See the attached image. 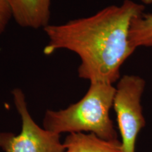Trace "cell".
<instances>
[{
    "mask_svg": "<svg viewBox=\"0 0 152 152\" xmlns=\"http://www.w3.org/2000/svg\"><path fill=\"white\" fill-rule=\"evenodd\" d=\"M145 5L124 0L96 14L64 24L44 28L48 42L43 53L49 56L60 49L79 56L78 77L90 83L113 85L121 78V68L135 52L130 39L132 21L144 12Z\"/></svg>",
    "mask_w": 152,
    "mask_h": 152,
    "instance_id": "6da1fadb",
    "label": "cell"
},
{
    "mask_svg": "<svg viewBox=\"0 0 152 152\" xmlns=\"http://www.w3.org/2000/svg\"><path fill=\"white\" fill-rule=\"evenodd\" d=\"M115 87L109 83H90L81 99L67 108L47 110L43 128L56 134L92 133L106 140H118V133L110 117Z\"/></svg>",
    "mask_w": 152,
    "mask_h": 152,
    "instance_id": "7a4b0ae2",
    "label": "cell"
},
{
    "mask_svg": "<svg viewBox=\"0 0 152 152\" xmlns=\"http://www.w3.org/2000/svg\"><path fill=\"white\" fill-rule=\"evenodd\" d=\"M145 87L144 79L136 75H124L117 82L113 108L123 152H135L137 139L146 125L142 105Z\"/></svg>",
    "mask_w": 152,
    "mask_h": 152,
    "instance_id": "3957f363",
    "label": "cell"
},
{
    "mask_svg": "<svg viewBox=\"0 0 152 152\" xmlns=\"http://www.w3.org/2000/svg\"><path fill=\"white\" fill-rule=\"evenodd\" d=\"M11 94L21 121V130L18 134L0 132L1 152H64L61 134L39 126L30 115L21 89L14 88Z\"/></svg>",
    "mask_w": 152,
    "mask_h": 152,
    "instance_id": "277c9868",
    "label": "cell"
},
{
    "mask_svg": "<svg viewBox=\"0 0 152 152\" xmlns=\"http://www.w3.org/2000/svg\"><path fill=\"white\" fill-rule=\"evenodd\" d=\"M52 0H11L13 18L20 27L44 29L49 25Z\"/></svg>",
    "mask_w": 152,
    "mask_h": 152,
    "instance_id": "5b68a950",
    "label": "cell"
},
{
    "mask_svg": "<svg viewBox=\"0 0 152 152\" xmlns=\"http://www.w3.org/2000/svg\"><path fill=\"white\" fill-rule=\"evenodd\" d=\"M63 142L64 152H123L120 140H103L92 133H70Z\"/></svg>",
    "mask_w": 152,
    "mask_h": 152,
    "instance_id": "8992f818",
    "label": "cell"
},
{
    "mask_svg": "<svg viewBox=\"0 0 152 152\" xmlns=\"http://www.w3.org/2000/svg\"><path fill=\"white\" fill-rule=\"evenodd\" d=\"M130 39L136 49L139 47L152 49V14L144 12L133 20Z\"/></svg>",
    "mask_w": 152,
    "mask_h": 152,
    "instance_id": "52a82bcc",
    "label": "cell"
},
{
    "mask_svg": "<svg viewBox=\"0 0 152 152\" xmlns=\"http://www.w3.org/2000/svg\"><path fill=\"white\" fill-rule=\"evenodd\" d=\"M12 18L11 0H0V35L4 33Z\"/></svg>",
    "mask_w": 152,
    "mask_h": 152,
    "instance_id": "ba28073f",
    "label": "cell"
},
{
    "mask_svg": "<svg viewBox=\"0 0 152 152\" xmlns=\"http://www.w3.org/2000/svg\"><path fill=\"white\" fill-rule=\"evenodd\" d=\"M141 3L144 5H150L152 4V0H140Z\"/></svg>",
    "mask_w": 152,
    "mask_h": 152,
    "instance_id": "9c48e42d",
    "label": "cell"
}]
</instances>
